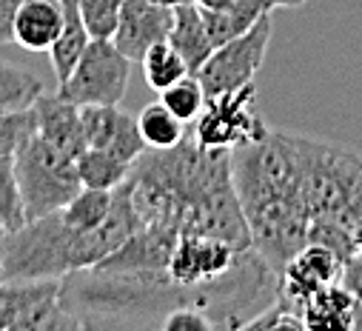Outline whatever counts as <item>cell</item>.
<instances>
[{"mask_svg":"<svg viewBox=\"0 0 362 331\" xmlns=\"http://www.w3.org/2000/svg\"><path fill=\"white\" fill-rule=\"evenodd\" d=\"M300 200L311 220H348L362 206V157L345 146L297 134Z\"/></svg>","mask_w":362,"mask_h":331,"instance_id":"2","label":"cell"},{"mask_svg":"<svg viewBox=\"0 0 362 331\" xmlns=\"http://www.w3.org/2000/svg\"><path fill=\"white\" fill-rule=\"evenodd\" d=\"M339 283H342L356 300H362V255H351V257L345 260Z\"/></svg>","mask_w":362,"mask_h":331,"instance_id":"27","label":"cell"},{"mask_svg":"<svg viewBox=\"0 0 362 331\" xmlns=\"http://www.w3.org/2000/svg\"><path fill=\"white\" fill-rule=\"evenodd\" d=\"M254 252H237L234 245H228L226 240L209 237V234H194V231H183L174 243V252L168 260V277L183 286V289H200V291H231V289H243V283L237 280L231 289H223V283L251 257ZM274 277V274H265ZM265 277L248 280L245 286H265ZM240 294V291H234ZM248 297V294H240ZM254 300V297H248Z\"/></svg>","mask_w":362,"mask_h":331,"instance_id":"4","label":"cell"},{"mask_svg":"<svg viewBox=\"0 0 362 331\" xmlns=\"http://www.w3.org/2000/svg\"><path fill=\"white\" fill-rule=\"evenodd\" d=\"M32 109H35V120H37V134L46 137L52 146L63 149L71 157H80L88 149L86 132H83V115H80L77 103L60 98L57 92L54 95L43 92Z\"/></svg>","mask_w":362,"mask_h":331,"instance_id":"12","label":"cell"},{"mask_svg":"<svg viewBox=\"0 0 362 331\" xmlns=\"http://www.w3.org/2000/svg\"><path fill=\"white\" fill-rule=\"evenodd\" d=\"M132 60L112 40H88L57 95L77 106H120L129 89Z\"/></svg>","mask_w":362,"mask_h":331,"instance_id":"5","label":"cell"},{"mask_svg":"<svg viewBox=\"0 0 362 331\" xmlns=\"http://www.w3.org/2000/svg\"><path fill=\"white\" fill-rule=\"evenodd\" d=\"M168 43L183 54L192 74L200 71V66L214 52V43L209 37V29H206V21H203V12H200L197 4L186 0V4L174 6V26H171Z\"/></svg>","mask_w":362,"mask_h":331,"instance_id":"15","label":"cell"},{"mask_svg":"<svg viewBox=\"0 0 362 331\" xmlns=\"http://www.w3.org/2000/svg\"><path fill=\"white\" fill-rule=\"evenodd\" d=\"M203 12V21H206V29H209V37L217 46L245 35L251 26H257L265 15L274 12V6L268 4V0H234V4H228L226 9H200Z\"/></svg>","mask_w":362,"mask_h":331,"instance_id":"16","label":"cell"},{"mask_svg":"<svg viewBox=\"0 0 362 331\" xmlns=\"http://www.w3.org/2000/svg\"><path fill=\"white\" fill-rule=\"evenodd\" d=\"M192 4H197L200 9H209V12H214V9H226L228 4H234V0H192Z\"/></svg>","mask_w":362,"mask_h":331,"instance_id":"29","label":"cell"},{"mask_svg":"<svg viewBox=\"0 0 362 331\" xmlns=\"http://www.w3.org/2000/svg\"><path fill=\"white\" fill-rule=\"evenodd\" d=\"M83 269H88L83 231L69 228L60 211L6 231L0 280H63Z\"/></svg>","mask_w":362,"mask_h":331,"instance_id":"1","label":"cell"},{"mask_svg":"<svg viewBox=\"0 0 362 331\" xmlns=\"http://www.w3.org/2000/svg\"><path fill=\"white\" fill-rule=\"evenodd\" d=\"M274 9H300V6H305L308 0H268Z\"/></svg>","mask_w":362,"mask_h":331,"instance_id":"30","label":"cell"},{"mask_svg":"<svg viewBox=\"0 0 362 331\" xmlns=\"http://www.w3.org/2000/svg\"><path fill=\"white\" fill-rule=\"evenodd\" d=\"M303 320L305 328L362 331V300H356L342 283H331L305 303Z\"/></svg>","mask_w":362,"mask_h":331,"instance_id":"14","label":"cell"},{"mask_svg":"<svg viewBox=\"0 0 362 331\" xmlns=\"http://www.w3.org/2000/svg\"><path fill=\"white\" fill-rule=\"evenodd\" d=\"M257 89L254 83L228 92L209 98L200 117L194 120V140L203 149H220V151H234L240 146H248L259 137L268 134V123L257 115L254 109Z\"/></svg>","mask_w":362,"mask_h":331,"instance_id":"6","label":"cell"},{"mask_svg":"<svg viewBox=\"0 0 362 331\" xmlns=\"http://www.w3.org/2000/svg\"><path fill=\"white\" fill-rule=\"evenodd\" d=\"M63 4L60 0H21L15 15V43L26 52H46L57 43L63 32Z\"/></svg>","mask_w":362,"mask_h":331,"instance_id":"13","label":"cell"},{"mask_svg":"<svg viewBox=\"0 0 362 331\" xmlns=\"http://www.w3.org/2000/svg\"><path fill=\"white\" fill-rule=\"evenodd\" d=\"M86 146L106 149L129 163H137L148 146L140 134L137 117L126 115L120 106H80Z\"/></svg>","mask_w":362,"mask_h":331,"instance_id":"10","label":"cell"},{"mask_svg":"<svg viewBox=\"0 0 362 331\" xmlns=\"http://www.w3.org/2000/svg\"><path fill=\"white\" fill-rule=\"evenodd\" d=\"M140 66H143L146 86H148L151 92H157V95H160L163 89H168V86H174L180 77L192 74L189 66H186V60H183V54H180L168 40L151 46V49L143 54Z\"/></svg>","mask_w":362,"mask_h":331,"instance_id":"21","label":"cell"},{"mask_svg":"<svg viewBox=\"0 0 362 331\" xmlns=\"http://www.w3.org/2000/svg\"><path fill=\"white\" fill-rule=\"evenodd\" d=\"M160 100L183 120V123H194L206 106V89H203V83L197 74H186V77H180L174 86L163 89L160 92Z\"/></svg>","mask_w":362,"mask_h":331,"instance_id":"22","label":"cell"},{"mask_svg":"<svg viewBox=\"0 0 362 331\" xmlns=\"http://www.w3.org/2000/svg\"><path fill=\"white\" fill-rule=\"evenodd\" d=\"M43 92V80L37 74L0 60V115L32 109Z\"/></svg>","mask_w":362,"mask_h":331,"instance_id":"18","label":"cell"},{"mask_svg":"<svg viewBox=\"0 0 362 331\" xmlns=\"http://www.w3.org/2000/svg\"><path fill=\"white\" fill-rule=\"evenodd\" d=\"M112 194H115V192L83 186V189L60 209L63 223H66L69 228H74V231H92V228H98V226L109 217Z\"/></svg>","mask_w":362,"mask_h":331,"instance_id":"20","label":"cell"},{"mask_svg":"<svg viewBox=\"0 0 362 331\" xmlns=\"http://www.w3.org/2000/svg\"><path fill=\"white\" fill-rule=\"evenodd\" d=\"M126 0H80V15L92 40H112Z\"/></svg>","mask_w":362,"mask_h":331,"instance_id":"24","label":"cell"},{"mask_svg":"<svg viewBox=\"0 0 362 331\" xmlns=\"http://www.w3.org/2000/svg\"><path fill=\"white\" fill-rule=\"evenodd\" d=\"M354 252L362 255V223L354 228Z\"/></svg>","mask_w":362,"mask_h":331,"instance_id":"31","label":"cell"},{"mask_svg":"<svg viewBox=\"0 0 362 331\" xmlns=\"http://www.w3.org/2000/svg\"><path fill=\"white\" fill-rule=\"evenodd\" d=\"M177 237L180 231L174 226L146 223L117 252H112L95 269L100 272H168V260H171Z\"/></svg>","mask_w":362,"mask_h":331,"instance_id":"11","label":"cell"},{"mask_svg":"<svg viewBox=\"0 0 362 331\" xmlns=\"http://www.w3.org/2000/svg\"><path fill=\"white\" fill-rule=\"evenodd\" d=\"M171 26H174V6H163L154 4V0H126L112 43L132 63L134 60L140 63L151 46L168 40Z\"/></svg>","mask_w":362,"mask_h":331,"instance_id":"9","label":"cell"},{"mask_svg":"<svg viewBox=\"0 0 362 331\" xmlns=\"http://www.w3.org/2000/svg\"><path fill=\"white\" fill-rule=\"evenodd\" d=\"M271 15H265L257 26H251L245 35L217 46L209 60L200 66L197 77L206 89V98H217V95H228V92H237L248 83H254L262 60H265V52H268V43H271Z\"/></svg>","mask_w":362,"mask_h":331,"instance_id":"7","label":"cell"},{"mask_svg":"<svg viewBox=\"0 0 362 331\" xmlns=\"http://www.w3.org/2000/svg\"><path fill=\"white\" fill-rule=\"evenodd\" d=\"M137 126L148 149H174L177 143L186 140L189 123H183L163 100H157V103H148L137 115Z\"/></svg>","mask_w":362,"mask_h":331,"instance_id":"19","label":"cell"},{"mask_svg":"<svg viewBox=\"0 0 362 331\" xmlns=\"http://www.w3.org/2000/svg\"><path fill=\"white\" fill-rule=\"evenodd\" d=\"M342 266L345 260L334 252V248L322 245V243H305L300 252L283 266V272L277 274V291L274 300L283 303L288 311H294L297 317H303L305 303L322 291L331 283H339L342 277ZM305 323V320H303Z\"/></svg>","mask_w":362,"mask_h":331,"instance_id":"8","label":"cell"},{"mask_svg":"<svg viewBox=\"0 0 362 331\" xmlns=\"http://www.w3.org/2000/svg\"><path fill=\"white\" fill-rule=\"evenodd\" d=\"M37 129L35 109L0 115V154H15L18 146Z\"/></svg>","mask_w":362,"mask_h":331,"instance_id":"25","label":"cell"},{"mask_svg":"<svg viewBox=\"0 0 362 331\" xmlns=\"http://www.w3.org/2000/svg\"><path fill=\"white\" fill-rule=\"evenodd\" d=\"M134 169V163L106 151V149H92L88 146L80 157H77V175H80V183L88 186V189H106V192H115L117 186H123L129 180Z\"/></svg>","mask_w":362,"mask_h":331,"instance_id":"17","label":"cell"},{"mask_svg":"<svg viewBox=\"0 0 362 331\" xmlns=\"http://www.w3.org/2000/svg\"><path fill=\"white\" fill-rule=\"evenodd\" d=\"M15 175L26 220L60 211L83 189L77 175V157L52 146L37 134V129L15 151Z\"/></svg>","mask_w":362,"mask_h":331,"instance_id":"3","label":"cell"},{"mask_svg":"<svg viewBox=\"0 0 362 331\" xmlns=\"http://www.w3.org/2000/svg\"><path fill=\"white\" fill-rule=\"evenodd\" d=\"M21 0H0V43H15V15Z\"/></svg>","mask_w":362,"mask_h":331,"instance_id":"28","label":"cell"},{"mask_svg":"<svg viewBox=\"0 0 362 331\" xmlns=\"http://www.w3.org/2000/svg\"><path fill=\"white\" fill-rule=\"evenodd\" d=\"M6 231H9V228L0 223V257H4V240H6Z\"/></svg>","mask_w":362,"mask_h":331,"instance_id":"32","label":"cell"},{"mask_svg":"<svg viewBox=\"0 0 362 331\" xmlns=\"http://www.w3.org/2000/svg\"><path fill=\"white\" fill-rule=\"evenodd\" d=\"M154 4H163V6H180V4H186V0H154Z\"/></svg>","mask_w":362,"mask_h":331,"instance_id":"33","label":"cell"},{"mask_svg":"<svg viewBox=\"0 0 362 331\" xmlns=\"http://www.w3.org/2000/svg\"><path fill=\"white\" fill-rule=\"evenodd\" d=\"M0 223L9 231L26 223L21 186H18V175H15V154H0Z\"/></svg>","mask_w":362,"mask_h":331,"instance_id":"23","label":"cell"},{"mask_svg":"<svg viewBox=\"0 0 362 331\" xmlns=\"http://www.w3.org/2000/svg\"><path fill=\"white\" fill-rule=\"evenodd\" d=\"M160 328H165V331H214L220 325L200 306H177L160 320Z\"/></svg>","mask_w":362,"mask_h":331,"instance_id":"26","label":"cell"}]
</instances>
